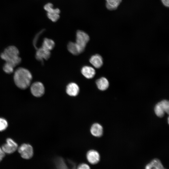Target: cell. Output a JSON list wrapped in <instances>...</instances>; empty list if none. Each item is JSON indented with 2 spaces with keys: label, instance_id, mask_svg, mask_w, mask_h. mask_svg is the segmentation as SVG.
Listing matches in <instances>:
<instances>
[{
  "label": "cell",
  "instance_id": "obj_1",
  "mask_svg": "<svg viewBox=\"0 0 169 169\" xmlns=\"http://www.w3.org/2000/svg\"><path fill=\"white\" fill-rule=\"evenodd\" d=\"M32 76L30 71L27 69L20 67L15 71L13 76L15 84L18 88L24 90L30 85Z\"/></svg>",
  "mask_w": 169,
  "mask_h": 169
},
{
  "label": "cell",
  "instance_id": "obj_2",
  "mask_svg": "<svg viewBox=\"0 0 169 169\" xmlns=\"http://www.w3.org/2000/svg\"><path fill=\"white\" fill-rule=\"evenodd\" d=\"M19 51L15 46L12 45L6 48L0 54L1 58L6 63H9L14 67L19 64L21 59L19 56Z\"/></svg>",
  "mask_w": 169,
  "mask_h": 169
},
{
  "label": "cell",
  "instance_id": "obj_3",
  "mask_svg": "<svg viewBox=\"0 0 169 169\" xmlns=\"http://www.w3.org/2000/svg\"><path fill=\"white\" fill-rule=\"evenodd\" d=\"M89 40V36L86 33L80 30L77 31L76 43L81 53L84 51L86 44Z\"/></svg>",
  "mask_w": 169,
  "mask_h": 169
},
{
  "label": "cell",
  "instance_id": "obj_4",
  "mask_svg": "<svg viewBox=\"0 0 169 169\" xmlns=\"http://www.w3.org/2000/svg\"><path fill=\"white\" fill-rule=\"evenodd\" d=\"M44 10L47 12L48 18L53 22H56L60 18V10L58 8H54L51 3H48L44 6Z\"/></svg>",
  "mask_w": 169,
  "mask_h": 169
},
{
  "label": "cell",
  "instance_id": "obj_5",
  "mask_svg": "<svg viewBox=\"0 0 169 169\" xmlns=\"http://www.w3.org/2000/svg\"><path fill=\"white\" fill-rule=\"evenodd\" d=\"M18 151L22 158L25 159H30L33 156V148L29 144H22L18 148Z\"/></svg>",
  "mask_w": 169,
  "mask_h": 169
},
{
  "label": "cell",
  "instance_id": "obj_6",
  "mask_svg": "<svg viewBox=\"0 0 169 169\" xmlns=\"http://www.w3.org/2000/svg\"><path fill=\"white\" fill-rule=\"evenodd\" d=\"M30 89L32 94L36 97H40L44 93V86L41 82H39L33 83L31 85Z\"/></svg>",
  "mask_w": 169,
  "mask_h": 169
},
{
  "label": "cell",
  "instance_id": "obj_7",
  "mask_svg": "<svg viewBox=\"0 0 169 169\" xmlns=\"http://www.w3.org/2000/svg\"><path fill=\"white\" fill-rule=\"evenodd\" d=\"M6 143L3 144L2 149L5 153L11 154L14 153L18 148V145L14 140L10 138H8Z\"/></svg>",
  "mask_w": 169,
  "mask_h": 169
},
{
  "label": "cell",
  "instance_id": "obj_8",
  "mask_svg": "<svg viewBox=\"0 0 169 169\" xmlns=\"http://www.w3.org/2000/svg\"><path fill=\"white\" fill-rule=\"evenodd\" d=\"M35 58L36 59L43 63L44 60H47L50 57L51 55L50 51L42 47L37 49Z\"/></svg>",
  "mask_w": 169,
  "mask_h": 169
},
{
  "label": "cell",
  "instance_id": "obj_9",
  "mask_svg": "<svg viewBox=\"0 0 169 169\" xmlns=\"http://www.w3.org/2000/svg\"><path fill=\"white\" fill-rule=\"evenodd\" d=\"M86 158L88 162L91 164L97 163L100 160V155L98 152L94 150H89L86 153Z\"/></svg>",
  "mask_w": 169,
  "mask_h": 169
},
{
  "label": "cell",
  "instance_id": "obj_10",
  "mask_svg": "<svg viewBox=\"0 0 169 169\" xmlns=\"http://www.w3.org/2000/svg\"><path fill=\"white\" fill-rule=\"evenodd\" d=\"M66 92L71 96H76L79 93V88L78 85L75 83L71 82L69 83L66 86Z\"/></svg>",
  "mask_w": 169,
  "mask_h": 169
},
{
  "label": "cell",
  "instance_id": "obj_11",
  "mask_svg": "<svg viewBox=\"0 0 169 169\" xmlns=\"http://www.w3.org/2000/svg\"><path fill=\"white\" fill-rule=\"evenodd\" d=\"M91 134L94 136L100 137L103 133V128L102 125L98 123L93 124L90 129Z\"/></svg>",
  "mask_w": 169,
  "mask_h": 169
},
{
  "label": "cell",
  "instance_id": "obj_12",
  "mask_svg": "<svg viewBox=\"0 0 169 169\" xmlns=\"http://www.w3.org/2000/svg\"><path fill=\"white\" fill-rule=\"evenodd\" d=\"M89 61L90 63L96 68H100L103 64L102 58L98 54L92 56L89 59Z\"/></svg>",
  "mask_w": 169,
  "mask_h": 169
},
{
  "label": "cell",
  "instance_id": "obj_13",
  "mask_svg": "<svg viewBox=\"0 0 169 169\" xmlns=\"http://www.w3.org/2000/svg\"><path fill=\"white\" fill-rule=\"evenodd\" d=\"M81 73L85 78L88 79L93 78L95 74V69L88 66H83L81 69Z\"/></svg>",
  "mask_w": 169,
  "mask_h": 169
},
{
  "label": "cell",
  "instance_id": "obj_14",
  "mask_svg": "<svg viewBox=\"0 0 169 169\" xmlns=\"http://www.w3.org/2000/svg\"><path fill=\"white\" fill-rule=\"evenodd\" d=\"M96 84L98 89L102 91L106 90L109 85L108 79L104 77H101L97 79L96 81Z\"/></svg>",
  "mask_w": 169,
  "mask_h": 169
},
{
  "label": "cell",
  "instance_id": "obj_15",
  "mask_svg": "<svg viewBox=\"0 0 169 169\" xmlns=\"http://www.w3.org/2000/svg\"><path fill=\"white\" fill-rule=\"evenodd\" d=\"M164 167L160 161L155 159L148 164L145 167V169H164Z\"/></svg>",
  "mask_w": 169,
  "mask_h": 169
},
{
  "label": "cell",
  "instance_id": "obj_16",
  "mask_svg": "<svg viewBox=\"0 0 169 169\" xmlns=\"http://www.w3.org/2000/svg\"><path fill=\"white\" fill-rule=\"evenodd\" d=\"M106 8L110 10H116L118 8L122 0H105Z\"/></svg>",
  "mask_w": 169,
  "mask_h": 169
},
{
  "label": "cell",
  "instance_id": "obj_17",
  "mask_svg": "<svg viewBox=\"0 0 169 169\" xmlns=\"http://www.w3.org/2000/svg\"><path fill=\"white\" fill-rule=\"evenodd\" d=\"M67 49L69 52L74 55H78L81 53L76 43L69 42L67 45Z\"/></svg>",
  "mask_w": 169,
  "mask_h": 169
},
{
  "label": "cell",
  "instance_id": "obj_18",
  "mask_svg": "<svg viewBox=\"0 0 169 169\" xmlns=\"http://www.w3.org/2000/svg\"><path fill=\"white\" fill-rule=\"evenodd\" d=\"M54 46L55 43L53 40L45 38L43 40L41 47L50 51L54 48Z\"/></svg>",
  "mask_w": 169,
  "mask_h": 169
},
{
  "label": "cell",
  "instance_id": "obj_19",
  "mask_svg": "<svg viewBox=\"0 0 169 169\" xmlns=\"http://www.w3.org/2000/svg\"><path fill=\"white\" fill-rule=\"evenodd\" d=\"M154 112L156 115L159 117H162L164 115L165 111L159 102L155 106Z\"/></svg>",
  "mask_w": 169,
  "mask_h": 169
},
{
  "label": "cell",
  "instance_id": "obj_20",
  "mask_svg": "<svg viewBox=\"0 0 169 169\" xmlns=\"http://www.w3.org/2000/svg\"><path fill=\"white\" fill-rule=\"evenodd\" d=\"M55 163L57 169H68L67 166L62 158H59L57 159Z\"/></svg>",
  "mask_w": 169,
  "mask_h": 169
},
{
  "label": "cell",
  "instance_id": "obj_21",
  "mask_svg": "<svg viewBox=\"0 0 169 169\" xmlns=\"http://www.w3.org/2000/svg\"><path fill=\"white\" fill-rule=\"evenodd\" d=\"M14 68L12 65L6 62L3 66V69L6 73L10 74L13 72Z\"/></svg>",
  "mask_w": 169,
  "mask_h": 169
},
{
  "label": "cell",
  "instance_id": "obj_22",
  "mask_svg": "<svg viewBox=\"0 0 169 169\" xmlns=\"http://www.w3.org/2000/svg\"><path fill=\"white\" fill-rule=\"evenodd\" d=\"M8 125L7 120L4 118H0V131L5 130Z\"/></svg>",
  "mask_w": 169,
  "mask_h": 169
},
{
  "label": "cell",
  "instance_id": "obj_23",
  "mask_svg": "<svg viewBox=\"0 0 169 169\" xmlns=\"http://www.w3.org/2000/svg\"><path fill=\"white\" fill-rule=\"evenodd\" d=\"M165 112L168 114L169 111V102L168 100H163L159 102Z\"/></svg>",
  "mask_w": 169,
  "mask_h": 169
},
{
  "label": "cell",
  "instance_id": "obj_24",
  "mask_svg": "<svg viewBox=\"0 0 169 169\" xmlns=\"http://www.w3.org/2000/svg\"><path fill=\"white\" fill-rule=\"evenodd\" d=\"M76 169H90L89 166L85 163L80 164L77 167Z\"/></svg>",
  "mask_w": 169,
  "mask_h": 169
},
{
  "label": "cell",
  "instance_id": "obj_25",
  "mask_svg": "<svg viewBox=\"0 0 169 169\" xmlns=\"http://www.w3.org/2000/svg\"><path fill=\"white\" fill-rule=\"evenodd\" d=\"M5 156V153L0 147V162L2 160Z\"/></svg>",
  "mask_w": 169,
  "mask_h": 169
},
{
  "label": "cell",
  "instance_id": "obj_26",
  "mask_svg": "<svg viewBox=\"0 0 169 169\" xmlns=\"http://www.w3.org/2000/svg\"><path fill=\"white\" fill-rule=\"evenodd\" d=\"M163 5L166 7H169V0H161Z\"/></svg>",
  "mask_w": 169,
  "mask_h": 169
},
{
  "label": "cell",
  "instance_id": "obj_27",
  "mask_svg": "<svg viewBox=\"0 0 169 169\" xmlns=\"http://www.w3.org/2000/svg\"></svg>",
  "mask_w": 169,
  "mask_h": 169
}]
</instances>
